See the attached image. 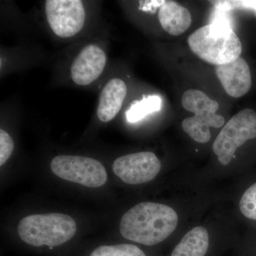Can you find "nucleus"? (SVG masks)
<instances>
[{"instance_id": "1", "label": "nucleus", "mask_w": 256, "mask_h": 256, "mask_svg": "<svg viewBox=\"0 0 256 256\" xmlns=\"http://www.w3.org/2000/svg\"><path fill=\"white\" fill-rule=\"evenodd\" d=\"M178 222V214L172 207L142 202L124 214L120 232L127 240L151 246L168 238L174 232Z\"/></svg>"}, {"instance_id": "2", "label": "nucleus", "mask_w": 256, "mask_h": 256, "mask_svg": "<svg viewBox=\"0 0 256 256\" xmlns=\"http://www.w3.org/2000/svg\"><path fill=\"white\" fill-rule=\"evenodd\" d=\"M192 52L204 62L222 66L240 58L242 44L232 24L212 21L198 28L188 38Z\"/></svg>"}, {"instance_id": "3", "label": "nucleus", "mask_w": 256, "mask_h": 256, "mask_svg": "<svg viewBox=\"0 0 256 256\" xmlns=\"http://www.w3.org/2000/svg\"><path fill=\"white\" fill-rule=\"evenodd\" d=\"M76 230L74 218L58 213L28 216L20 220L18 226V237L26 245L47 247L50 250L72 240Z\"/></svg>"}, {"instance_id": "4", "label": "nucleus", "mask_w": 256, "mask_h": 256, "mask_svg": "<svg viewBox=\"0 0 256 256\" xmlns=\"http://www.w3.org/2000/svg\"><path fill=\"white\" fill-rule=\"evenodd\" d=\"M182 105L185 110L194 114L182 122V128L196 142L206 143L210 140V128H220L225 124L223 116L216 114L220 105L205 92L196 89H188L182 97Z\"/></svg>"}, {"instance_id": "5", "label": "nucleus", "mask_w": 256, "mask_h": 256, "mask_svg": "<svg viewBox=\"0 0 256 256\" xmlns=\"http://www.w3.org/2000/svg\"><path fill=\"white\" fill-rule=\"evenodd\" d=\"M256 139V112L244 109L234 116L218 134L213 150L222 165H228L240 146Z\"/></svg>"}, {"instance_id": "6", "label": "nucleus", "mask_w": 256, "mask_h": 256, "mask_svg": "<svg viewBox=\"0 0 256 256\" xmlns=\"http://www.w3.org/2000/svg\"><path fill=\"white\" fill-rule=\"evenodd\" d=\"M50 168L54 174L62 180L88 188H100L107 181V172L104 165L86 156H55L50 162Z\"/></svg>"}, {"instance_id": "7", "label": "nucleus", "mask_w": 256, "mask_h": 256, "mask_svg": "<svg viewBox=\"0 0 256 256\" xmlns=\"http://www.w3.org/2000/svg\"><path fill=\"white\" fill-rule=\"evenodd\" d=\"M47 21L57 36H75L84 26L86 13L80 0H47Z\"/></svg>"}, {"instance_id": "8", "label": "nucleus", "mask_w": 256, "mask_h": 256, "mask_svg": "<svg viewBox=\"0 0 256 256\" xmlns=\"http://www.w3.org/2000/svg\"><path fill=\"white\" fill-rule=\"evenodd\" d=\"M162 164L151 152L132 153L114 160L112 170L124 182L136 185L148 182L159 174Z\"/></svg>"}, {"instance_id": "9", "label": "nucleus", "mask_w": 256, "mask_h": 256, "mask_svg": "<svg viewBox=\"0 0 256 256\" xmlns=\"http://www.w3.org/2000/svg\"><path fill=\"white\" fill-rule=\"evenodd\" d=\"M106 60L105 52L97 45L84 47L70 69L74 82L77 85L86 86L95 82L104 72Z\"/></svg>"}, {"instance_id": "10", "label": "nucleus", "mask_w": 256, "mask_h": 256, "mask_svg": "<svg viewBox=\"0 0 256 256\" xmlns=\"http://www.w3.org/2000/svg\"><path fill=\"white\" fill-rule=\"evenodd\" d=\"M216 74L225 92L232 97H242L252 88L250 68L245 60L240 57L230 63L216 66Z\"/></svg>"}, {"instance_id": "11", "label": "nucleus", "mask_w": 256, "mask_h": 256, "mask_svg": "<svg viewBox=\"0 0 256 256\" xmlns=\"http://www.w3.org/2000/svg\"><path fill=\"white\" fill-rule=\"evenodd\" d=\"M127 95V86L120 78H112L102 89L100 96L97 114L102 122H107L114 118L122 108Z\"/></svg>"}, {"instance_id": "12", "label": "nucleus", "mask_w": 256, "mask_h": 256, "mask_svg": "<svg viewBox=\"0 0 256 256\" xmlns=\"http://www.w3.org/2000/svg\"><path fill=\"white\" fill-rule=\"evenodd\" d=\"M162 28L172 36H178L190 28L192 15L186 8L174 1H164L158 12Z\"/></svg>"}, {"instance_id": "13", "label": "nucleus", "mask_w": 256, "mask_h": 256, "mask_svg": "<svg viewBox=\"0 0 256 256\" xmlns=\"http://www.w3.org/2000/svg\"><path fill=\"white\" fill-rule=\"evenodd\" d=\"M208 246L210 238L206 228L194 227L180 240L171 256H205Z\"/></svg>"}, {"instance_id": "14", "label": "nucleus", "mask_w": 256, "mask_h": 256, "mask_svg": "<svg viewBox=\"0 0 256 256\" xmlns=\"http://www.w3.org/2000/svg\"><path fill=\"white\" fill-rule=\"evenodd\" d=\"M162 108V99L158 96H143L142 100L133 102L126 112L128 122H136L148 114L159 111Z\"/></svg>"}, {"instance_id": "15", "label": "nucleus", "mask_w": 256, "mask_h": 256, "mask_svg": "<svg viewBox=\"0 0 256 256\" xmlns=\"http://www.w3.org/2000/svg\"><path fill=\"white\" fill-rule=\"evenodd\" d=\"M88 256H146L137 246L130 244L102 245L92 249Z\"/></svg>"}, {"instance_id": "16", "label": "nucleus", "mask_w": 256, "mask_h": 256, "mask_svg": "<svg viewBox=\"0 0 256 256\" xmlns=\"http://www.w3.org/2000/svg\"><path fill=\"white\" fill-rule=\"evenodd\" d=\"M239 210L246 218L256 222V181L242 194L239 202Z\"/></svg>"}, {"instance_id": "17", "label": "nucleus", "mask_w": 256, "mask_h": 256, "mask_svg": "<svg viewBox=\"0 0 256 256\" xmlns=\"http://www.w3.org/2000/svg\"><path fill=\"white\" fill-rule=\"evenodd\" d=\"M14 144L11 136L4 130H0V165L9 160L14 150Z\"/></svg>"}]
</instances>
